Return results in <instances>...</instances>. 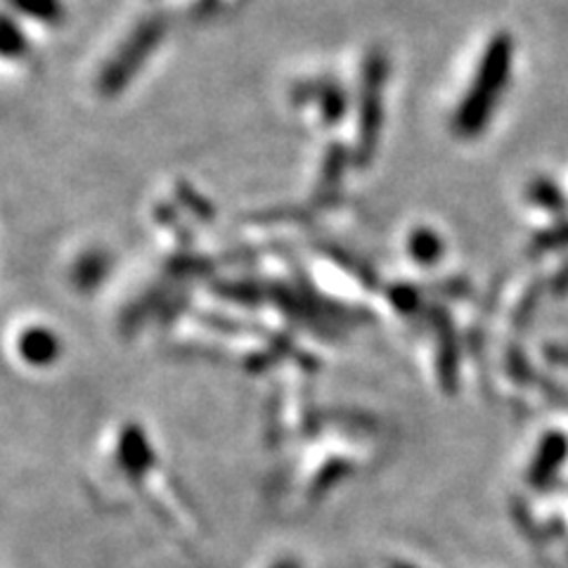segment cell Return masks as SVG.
<instances>
[{"instance_id": "obj_7", "label": "cell", "mask_w": 568, "mask_h": 568, "mask_svg": "<svg viewBox=\"0 0 568 568\" xmlns=\"http://www.w3.org/2000/svg\"><path fill=\"white\" fill-rule=\"evenodd\" d=\"M10 6L17 14L48 27H58L64 20L62 0H10Z\"/></svg>"}, {"instance_id": "obj_2", "label": "cell", "mask_w": 568, "mask_h": 568, "mask_svg": "<svg viewBox=\"0 0 568 568\" xmlns=\"http://www.w3.org/2000/svg\"><path fill=\"white\" fill-rule=\"evenodd\" d=\"M164 31H166V22L162 17H148L145 22L138 24L129 39L121 43L116 55L100 71V79H98L100 93L112 98L121 91V88H126V83L138 74L140 67L148 62L150 52H154V48L162 43Z\"/></svg>"}, {"instance_id": "obj_8", "label": "cell", "mask_w": 568, "mask_h": 568, "mask_svg": "<svg viewBox=\"0 0 568 568\" xmlns=\"http://www.w3.org/2000/svg\"><path fill=\"white\" fill-rule=\"evenodd\" d=\"M407 248L415 261L419 263H434L440 258L443 254V240L438 237V233L429 227H417L415 233L410 235V242H407Z\"/></svg>"}, {"instance_id": "obj_10", "label": "cell", "mask_w": 568, "mask_h": 568, "mask_svg": "<svg viewBox=\"0 0 568 568\" xmlns=\"http://www.w3.org/2000/svg\"><path fill=\"white\" fill-rule=\"evenodd\" d=\"M24 52H27V39H24V33L20 31V27H17L12 17L8 14L6 22H3V55H6L8 60H12V58H17V55L22 58Z\"/></svg>"}, {"instance_id": "obj_3", "label": "cell", "mask_w": 568, "mask_h": 568, "mask_svg": "<svg viewBox=\"0 0 568 568\" xmlns=\"http://www.w3.org/2000/svg\"><path fill=\"white\" fill-rule=\"evenodd\" d=\"M388 77V60L382 50L369 52L363 67V88L358 104V162H367L375 154L382 121H384V85Z\"/></svg>"}, {"instance_id": "obj_1", "label": "cell", "mask_w": 568, "mask_h": 568, "mask_svg": "<svg viewBox=\"0 0 568 568\" xmlns=\"http://www.w3.org/2000/svg\"><path fill=\"white\" fill-rule=\"evenodd\" d=\"M514 64V41L507 33H497L486 45L476 74L462 98L457 112L453 116V131L459 138H478L488 126L497 102L503 100L505 88L509 83Z\"/></svg>"}, {"instance_id": "obj_6", "label": "cell", "mask_w": 568, "mask_h": 568, "mask_svg": "<svg viewBox=\"0 0 568 568\" xmlns=\"http://www.w3.org/2000/svg\"><path fill=\"white\" fill-rule=\"evenodd\" d=\"M526 200L547 213H555L559 219H566L568 213V200L564 197L559 185L555 181H549V178H536V181L526 187Z\"/></svg>"}, {"instance_id": "obj_5", "label": "cell", "mask_w": 568, "mask_h": 568, "mask_svg": "<svg viewBox=\"0 0 568 568\" xmlns=\"http://www.w3.org/2000/svg\"><path fill=\"white\" fill-rule=\"evenodd\" d=\"M296 93H306L308 100L320 104V116H323L327 123H339L346 116V98H344V88H339L332 81L323 83H306L296 88Z\"/></svg>"}, {"instance_id": "obj_4", "label": "cell", "mask_w": 568, "mask_h": 568, "mask_svg": "<svg viewBox=\"0 0 568 568\" xmlns=\"http://www.w3.org/2000/svg\"><path fill=\"white\" fill-rule=\"evenodd\" d=\"M566 459H568V438L561 432L545 434L540 448H538V455H536V459H532L530 474H528L530 484L538 488L552 484Z\"/></svg>"}, {"instance_id": "obj_9", "label": "cell", "mask_w": 568, "mask_h": 568, "mask_svg": "<svg viewBox=\"0 0 568 568\" xmlns=\"http://www.w3.org/2000/svg\"><path fill=\"white\" fill-rule=\"evenodd\" d=\"M532 246H536V252H557V248L568 246V216L559 219L555 227L538 233L536 240H532Z\"/></svg>"}]
</instances>
